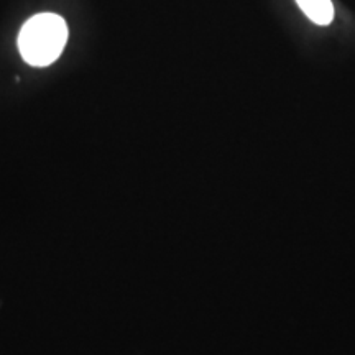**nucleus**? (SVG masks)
Masks as SVG:
<instances>
[{"label": "nucleus", "mask_w": 355, "mask_h": 355, "mask_svg": "<svg viewBox=\"0 0 355 355\" xmlns=\"http://www.w3.org/2000/svg\"><path fill=\"white\" fill-rule=\"evenodd\" d=\"M68 40L66 21L56 13H38L21 28L19 48L32 66H48L58 60Z\"/></svg>", "instance_id": "nucleus-1"}, {"label": "nucleus", "mask_w": 355, "mask_h": 355, "mask_svg": "<svg viewBox=\"0 0 355 355\" xmlns=\"http://www.w3.org/2000/svg\"><path fill=\"white\" fill-rule=\"evenodd\" d=\"M311 21L326 26L334 20V6L331 0H296Z\"/></svg>", "instance_id": "nucleus-2"}]
</instances>
